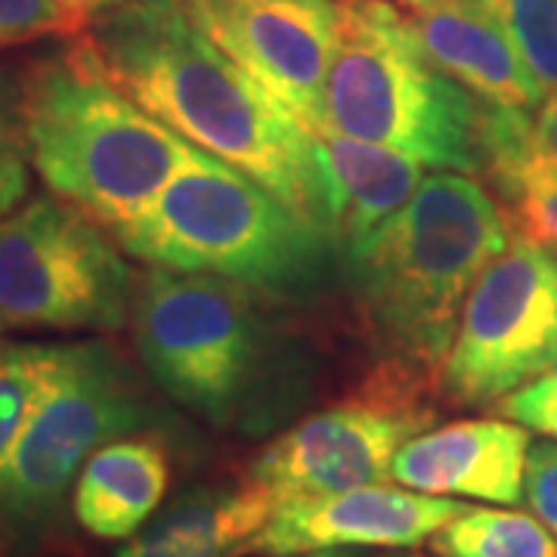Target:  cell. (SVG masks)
<instances>
[{
	"mask_svg": "<svg viewBox=\"0 0 557 557\" xmlns=\"http://www.w3.org/2000/svg\"><path fill=\"white\" fill-rule=\"evenodd\" d=\"M87 35L112 81L149 115L325 233L313 137L220 50L186 0H127L94 16Z\"/></svg>",
	"mask_w": 557,
	"mask_h": 557,
	"instance_id": "cell-1",
	"label": "cell"
},
{
	"mask_svg": "<svg viewBox=\"0 0 557 557\" xmlns=\"http://www.w3.org/2000/svg\"><path fill=\"white\" fill-rule=\"evenodd\" d=\"M270 304L230 278L156 267L131 313L143 372L218 431L273 434L310 397L313 362Z\"/></svg>",
	"mask_w": 557,
	"mask_h": 557,
	"instance_id": "cell-2",
	"label": "cell"
},
{
	"mask_svg": "<svg viewBox=\"0 0 557 557\" xmlns=\"http://www.w3.org/2000/svg\"><path fill=\"white\" fill-rule=\"evenodd\" d=\"M515 233L480 180L456 171L421 180L403 211L341 258V278L384 359L437 384L465 300Z\"/></svg>",
	"mask_w": 557,
	"mask_h": 557,
	"instance_id": "cell-3",
	"label": "cell"
},
{
	"mask_svg": "<svg viewBox=\"0 0 557 557\" xmlns=\"http://www.w3.org/2000/svg\"><path fill=\"white\" fill-rule=\"evenodd\" d=\"M20 106L32 168L109 233L137 218L196 152L121 90L87 32L25 72Z\"/></svg>",
	"mask_w": 557,
	"mask_h": 557,
	"instance_id": "cell-4",
	"label": "cell"
},
{
	"mask_svg": "<svg viewBox=\"0 0 557 557\" xmlns=\"http://www.w3.org/2000/svg\"><path fill=\"white\" fill-rule=\"evenodd\" d=\"M112 236L152 267L230 278L270 300L313 298L341 276L338 251L319 226L199 146Z\"/></svg>",
	"mask_w": 557,
	"mask_h": 557,
	"instance_id": "cell-5",
	"label": "cell"
},
{
	"mask_svg": "<svg viewBox=\"0 0 557 557\" xmlns=\"http://www.w3.org/2000/svg\"><path fill=\"white\" fill-rule=\"evenodd\" d=\"M325 121L424 168L483 177L486 100L449 78L391 0H338Z\"/></svg>",
	"mask_w": 557,
	"mask_h": 557,
	"instance_id": "cell-6",
	"label": "cell"
},
{
	"mask_svg": "<svg viewBox=\"0 0 557 557\" xmlns=\"http://www.w3.org/2000/svg\"><path fill=\"white\" fill-rule=\"evenodd\" d=\"M159 421L137 369L112 341L69 344L60 384L40 403L0 471V555H35L57 530L87 458Z\"/></svg>",
	"mask_w": 557,
	"mask_h": 557,
	"instance_id": "cell-7",
	"label": "cell"
},
{
	"mask_svg": "<svg viewBox=\"0 0 557 557\" xmlns=\"http://www.w3.org/2000/svg\"><path fill=\"white\" fill-rule=\"evenodd\" d=\"M115 236L60 196L0 218V332H119L137 276Z\"/></svg>",
	"mask_w": 557,
	"mask_h": 557,
	"instance_id": "cell-8",
	"label": "cell"
},
{
	"mask_svg": "<svg viewBox=\"0 0 557 557\" xmlns=\"http://www.w3.org/2000/svg\"><path fill=\"white\" fill-rule=\"evenodd\" d=\"M424 379L384 362L372 379L338 403L282 431L248 468L273 505L332 496L391 480V461L437 409L424 399Z\"/></svg>",
	"mask_w": 557,
	"mask_h": 557,
	"instance_id": "cell-9",
	"label": "cell"
},
{
	"mask_svg": "<svg viewBox=\"0 0 557 557\" xmlns=\"http://www.w3.org/2000/svg\"><path fill=\"white\" fill-rule=\"evenodd\" d=\"M557 366V258L515 233L474 282L440 369L443 397L490 409Z\"/></svg>",
	"mask_w": 557,
	"mask_h": 557,
	"instance_id": "cell-10",
	"label": "cell"
},
{
	"mask_svg": "<svg viewBox=\"0 0 557 557\" xmlns=\"http://www.w3.org/2000/svg\"><path fill=\"white\" fill-rule=\"evenodd\" d=\"M230 60L317 137L338 40V0H186Z\"/></svg>",
	"mask_w": 557,
	"mask_h": 557,
	"instance_id": "cell-11",
	"label": "cell"
},
{
	"mask_svg": "<svg viewBox=\"0 0 557 557\" xmlns=\"http://www.w3.org/2000/svg\"><path fill=\"white\" fill-rule=\"evenodd\" d=\"M468 505L399 486H359L332 496L282 502L248 555L298 557L332 548H416Z\"/></svg>",
	"mask_w": 557,
	"mask_h": 557,
	"instance_id": "cell-12",
	"label": "cell"
},
{
	"mask_svg": "<svg viewBox=\"0 0 557 557\" xmlns=\"http://www.w3.org/2000/svg\"><path fill=\"white\" fill-rule=\"evenodd\" d=\"M530 446V428L518 421H453L409 440L391 461V480L428 496L518 505L523 498Z\"/></svg>",
	"mask_w": 557,
	"mask_h": 557,
	"instance_id": "cell-13",
	"label": "cell"
},
{
	"mask_svg": "<svg viewBox=\"0 0 557 557\" xmlns=\"http://www.w3.org/2000/svg\"><path fill=\"white\" fill-rule=\"evenodd\" d=\"M313 149L325 196V233L338 258L372 239L412 201L424 180L421 161L335 131L317 134Z\"/></svg>",
	"mask_w": 557,
	"mask_h": 557,
	"instance_id": "cell-14",
	"label": "cell"
},
{
	"mask_svg": "<svg viewBox=\"0 0 557 557\" xmlns=\"http://www.w3.org/2000/svg\"><path fill=\"white\" fill-rule=\"evenodd\" d=\"M409 20L424 53L474 97L523 112L542 106L536 81L483 0H431Z\"/></svg>",
	"mask_w": 557,
	"mask_h": 557,
	"instance_id": "cell-15",
	"label": "cell"
},
{
	"mask_svg": "<svg viewBox=\"0 0 557 557\" xmlns=\"http://www.w3.org/2000/svg\"><path fill=\"white\" fill-rule=\"evenodd\" d=\"M273 511V498L255 480L193 483L127 539L115 557H248V545Z\"/></svg>",
	"mask_w": 557,
	"mask_h": 557,
	"instance_id": "cell-16",
	"label": "cell"
},
{
	"mask_svg": "<svg viewBox=\"0 0 557 557\" xmlns=\"http://www.w3.org/2000/svg\"><path fill=\"white\" fill-rule=\"evenodd\" d=\"M171 486V456L159 437H119L81 468L72 511L94 539H131L159 515Z\"/></svg>",
	"mask_w": 557,
	"mask_h": 557,
	"instance_id": "cell-17",
	"label": "cell"
},
{
	"mask_svg": "<svg viewBox=\"0 0 557 557\" xmlns=\"http://www.w3.org/2000/svg\"><path fill=\"white\" fill-rule=\"evenodd\" d=\"M437 557H557L555 533L530 511L465 508L431 536Z\"/></svg>",
	"mask_w": 557,
	"mask_h": 557,
	"instance_id": "cell-18",
	"label": "cell"
},
{
	"mask_svg": "<svg viewBox=\"0 0 557 557\" xmlns=\"http://www.w3.org/2000/svg\"><path fill=\"white\" fill-rule=\"evenodd\" d=\"M69 362V344L0 341V471Z\"/></svg>",
	"mask_w": 557,
	"mask_h": 557,
	"instance_id": "cell-19",
	"label": "cell"
},
{
	"mask_svg": "<svg viewBox=\"0 0 557 557\" xmlns=\"http://www.w3.org/2000/svg\"><path fill=\"white\" fill-rule=\"evenodd\" d=\"M483 3L496 13L542 97L557 90V0H483Z\"/></svg>",
	"mask_w": 557,
	"mask_h": 557,
	"instance_id": "cell-20",
	"label": "cell"
},
{
	"mask_svg": "<svg viewBox=\"0 0 557 557\" xmlns=\"http://www.w3.org/2000/svg\"><path fill=\"white\" fill-rule=\"evenodd\" d=\"M90 16L60 0H0V53L44 38H78Z\"/></svg>",
	"mask_w": 557,
	"mask_h": 557,
	"instance_id": "cell-21",
	"label": "cell"
},
{
	"mask_svg": "<svg viewBox=\"0 0 557 557\" xmlns=\"http://www.w3.org/2000/svg\"><path fill=\"white\" fill-rule=\"evenodd\" d=\"M498 196L508 201V214L515 230L545 245L557 258V180L536 168H523L518 177L508 180Z\"/></svg>",
	"mask_w": 557,
	"mask_h": 557,
	"instance_id": "cell-22",
	"label": "cell"
},
{
	"mask_svg": "<svg viewBox=\"0 0 557 557\" xmlns=\"http://www.w3.org/2000/svg\"><path fill=\"white\" fill-rule=\"evenodd\" d=\"M28 143L22 127L20 87L0 75V218L28 196Z\"/></svg>",
	"mask_w": 557,
	"mask_h": 557,
	"instance_id": "cell-23",
	"label": "cell"
},
{
	"mask_svg": "<svg viewBox=\"0 0 557 557\" xmlns=\"http://www.w3.org/2000/svg\"><path fill=\"white\" fill-rule=\"evenodd\" d=\"M523 496L557 539V440H539L530 446Z\"/></svg>",
	"mask_w": 557,
	"mask_h": 557,
	"instance_id": "cell-24",
	"label": "cell"
},
{
	"mask_svg": "<svg viewBox=\"0 0 557 557\" xmlns=\"http://www.w3.org/2000/svg\"><path fill=\"white\" fill-rule=\"evenodd\" d=\"M523 168H536L542 174H548V177L557 180V90H552V94L542 100V106H539L536 112H533L530 159H527ZM523 168H520V171H523ZM518 174H515V177H518Z\"/></svg>",
	"mask_w": 557,
	"mask_h": 557,
	"instance_id": "cell-25",
	"label": "cell"
},
{
	"mask_svg": "<svg viewBox=\"0 0 557 557\" xmlns=\"http://www.w3.org/2000/svg\"><path fill=\"white\" fill-rule=\"evenodd\" d=\"M557 399V366L548 372V375H542L533 384H527V387H520L518 394H511V397H505L498 403V409H502V416L511 418L520 409H533V406H542V403H555Z\"/></svg>",
	"mask_w": 557,
	"mask_h": 557,
	"instance_id": "cell-26",
	"label": "cell"
},
{
	"mask_svg": "<svg viewBox=\"0 0 557 557\" xmlns=\"http://www.w3.org/2000/svg\"><path fill=\"white\" fill-rule=\"evenodd\" d=\"M511 421H518L530 431H539L545 437L557 440V399L555 403H542V406H533V409H520L511 416Z\"/></svg>",
	"mask_w": 557,
	"mask_h": 557,
	"instance_id": "cell-27",
	"label": "cell"
},
{
	"mask_svg": "<svg viewBox=\"0 0 557 557\" xmlns=\"http://www.w3.org/2000/svg\"><path fill=\"white\" fill-rule=\"evenodd\" d=\"M65 7H72V10H78L84 16H100L106 10H112V7H119V3H127V0H60Z\"/></svg>",
	"mask_w": 557,
	"mask_h": 557,
	"instance_id": "cell-28",
	"label": "cell"
},
{
	"mask_svg": "<svg viewBox=\"0 0 557 557\" xmlns=\"http://www.w3.org/2000/svg\"><path fill=\"white\" fill-rule=\"evenodd\" d=\"M298 557H359L354 548H332V552H313V555H298Z\"/></svg>",
	"mask_w": 557,
	"mask_h": 557,
	"instance_id": "cell-29",
	"label": "cell"
},
{
	"mask_svg": "<svg viewBox=\"0 0 557 557\" xmlns=\"http://www.w3.org/2000/svg\"><path fill=\"white\" fill-rule=\"evenodd\" d=\"M399 3H406V7H409V10L416 13V10H421V7H428L431 0H399Z\"/></svg>",
	"mask_w": 557,
	"mask_h": 557,
	"instance_id": "cell-30",
	"label": "cell"
},
{
	"mask_svg": "<svg viewBox=\"0 0 557 557\" xmlns=\"http://www.w3.org/2000/svg\"><path fill=\"white\" fill-rule=\"evenodd\" d=\"M387 557H421V555H387Z\"/></svg>",
	"mask_w": 557,
	"mask_h": 557,
	"instance_id": "cell-31",
	"label": "cell"
}]
</instances>
